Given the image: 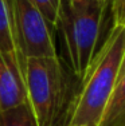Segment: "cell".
Instances as JSON below:
<instances>
[{
	"mask_svg": "<svg viewBox=\"0 0 125 126\" xmlns=\"http://www.w3.org/2000/svg\"><path fill=\"white\" fill-rule=\"evenodd\" d=\"M110 3L61 0L56 28L61 30L70 70L79 80L85 75L100 39L105 11Z\"/></svg>",
	"mask_w": 125,
	"mask_h": 126,
	"instance_id": "2",
	"label": "cell"
},
{
	"mask_svg": "<svg viewBox=\"0 0 125 126\" xmlns=\"http://www.w3.org/2000/svg\"><path fill=\"white\" fill-rule=\"evenodd\" d=\"M125 118V73L118 78L106 105L101 126H113Z\"/></svg>",
	"mask_w": 125,
	"mask_h": 126,
	"instance_id": "7",
	"label": "cell"
},
{
	"mask_svg": "<svg viewBox=\"0 0 125 126\" xmlns=\"http://www.w3.org/2000/svg\"><path fill=\"white\" fill-rule=\"evenodd\" d=\"M14 15L18 44L23 58L58 56L51 26L30 0H14Z\"/></svg>",
	"mask_w": 125,
	"mask_h": 126,
	"instance_id": "4",
	"label": "cell"
},
{
	"mask_svg": "<svg viewBox=\"0 0 125 126\" xmlns=\"http://www.w3.org/2000/svg\"><path fill=\"white\" fill-rule=\"evenodd\" d=\"M125 73V50H124V56H123V62H121V67H120V75H118V78H120L123 74Z\"/></svg>",
	"mask_w": 125,
	"mask_h": 126,
	"instance_id": "11",
	"label": "cell"
},
{
	"mask_svg": "<svg viewBox=\"0 0 125 126\" xmlns=\"http://www.w3.org/2000/svg\"><path fill=\"white\" fill-rule=\"evenodd\" d=\"M94 1H104V3H110V5H112V0H94Z\"/></svg>",
	"mask_w": 125,
	"mask_h": 126,
	"instance_id": "12",
	"label": "cell"
},
{
	"mask_svg": "<svg viewBox=\"0 0 125 126\" xmlns=\"http://www.w3.org/2000/svg\"><path fill=\"white\" fill-rule=\"evenodd\" d=\"M0 52L24 80L26 59L23 58L18 44L14 0H0Z\"/></svg>",
	"mask_w": 125,
	"mask_h": 126,
	"instance_id": "5",
	"label": "cell"
},
{
	"mask_svg": "<svg viewBox=\"0 0 125 126\" xmlns=\"http://www.w3.org/2000/svg\"><path fill=\"white\" fill-rule=\"evenodd\" d=\"M24 86L38 125L59 126L66 103L67 83L58 56L26 59Z\"/></svg>",
	"mask_w": 125,
	"mask_h": 126,
	"instance_id": "3",
	"label": "cell"
},
{
	"mask_svg": "<svg viewBox=\"0 0 125 126\" xmlns=\"http://www.w3.org/2000/svg\"><path fill=\"white\" fill-rule=\"evenodd\" d=\"M35 7L42 12L44 19L47 20L51 28L54 30L58 26L59 8H61V0H30Z\"/></svg>",
	"mask_w": 125,
	"mask_h": 126,
	"instance_id": "9",
	"label": "cell"
},
{
	"mask_svg": "<svg viewBox=\"0 0 125 126\" xmlns=\"http://www.w3.org/2000/svg\"><path fill=\"white\" fill-rule=\"evenodd\" d=\"M65 126H70V125H65Z\"/></svg>",
	"mask_w": 125,
	"mask_h": 126,
	"instance_id": "13",
	"label": "cell"
},
{
	"mask_svg": "<svg viewBox=\"0 0 125 126\" xmlns=\"http://www.w3.org/2000/svg\"><path fill=\"white\" fill-rule=\"evenodd\" d=\"M0 126H39L28 101L0 110Z\"/></svg>",
	"mask_w": 125,
	"mask_h": 126,
	"instance_id": "8",
	"label": "cell"
},
{
	"mask_svg": "<svg viewBox=\"0 0 125 126\" xmlns=\"http://www.w3.org/2000/svg\"><path fill=\"white\" fill-rule=\"evenodd\" d=\"M24 102H27L24 80L0 52V110Z\"/></svg>",
	"mask_w": 125,
	"mask_h": 126,
	"instance_id": "6",
	"label": "cell"
},
{
	"mask_svg": "<svg viewBox=\"0 0 125 126\" xmlns=\"http://www.w3.org/2000/svg\"><path fill=\"white\" fill-rule=\"evenodd\" d=\"M113 24H125V0H112Z\"/></svg>",
	"mask_w": 125,
	"mask_h": 126,
	"instance_id": "10",
	"label": "cell"
},
{
	"mask_svg": "<svg viewBox=\"0 0 125 126\" xmlns=\"http://www.w3.org/2000/svg\"><path fill=\"white\" fill-rule=\"evenodd\" d=\"M124 50L125 24H113L82 77L81 89L67 111L66 125L101 126L106 105L118 80Z\"/></svg>",
	"mask_w": 125,
	"mask_h": 126,
	"instance_id": "1",
	"label": "cell"
}]
</instances>
